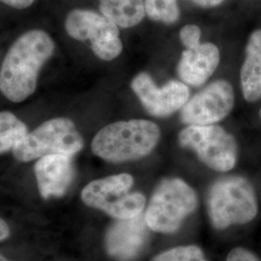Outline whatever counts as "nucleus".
<instances>
[{
    "label": "nucleus",
    "instance_id": "obj_1",
    "mask_svg": "<svg viewBox=\"0 0 261 261\" xmlns=\"http://www.w3.org/2000/svg\"><path fill=\"white\" fill-rule=\"evenodd\" d=\"M56 44L46 31L29 30L11 46L0 68V92L21 103L35 92L42 67L54 55Z\"/></svg>",
    "mask_w": 261,
    "mask_h": 261
},
{
    "label": "nucleus",
    "instance_id": "obj_2",
    "mask_svg": "<svg viewBox=\"0 0 261 261\" xmlns=\"http://www.w3.org/2000/svg\"><path fill=\"white\" fill-rule=\"evenodd\" d=\"M161 130L145 119L118 121L105 126L94 137V154L110 163H124L144 158L155 149Z\"/></svg>",
    "mask_w": 261,
    "mask_h": 261
},
{
    "label": "nucleus",
    "instance_id": "obj_3",
    "mask_svg": "<svg viewBox=\"0 0 261 261\" xmlns=\"http://www.w3.org/2000/svg\"><path fill=\"white\" fill-rule=\"evenodd\" d=\"M207 212L211 224L219 230L252 222L258 212L253 187L242 176L219 178L209 189Z\"/></svg>",
    "mask_w": 261,
    "mask_h": 261
},
{
    "label": "nucleus",
    "instance_id": "obj_4",
    "mask_svg": "<svg viewBox=\"0 0 261 261\" xmlns=\"http://www.w3.org/2000/svg\"><path fill=\"white\" fill-rule=\"evenodd\" d=\"M196 191L180 178L164 179L156 187L144 214L151 230L159 233L176 232L197 207Z\"/></svg>",
    "mask_w": 261,
    "mask_h": 261
},
{
    "label": "nucleus",
    "instance_id": "obj_5",
    "mask_svg": "<svg viewBox=\"0 0 261 261\" xmlns=\"http://www.w3.org/2000/svg\"><path fill=\"white\" fill-rule=\"evenodd\" d=\"M82 135L69 118L57 117L42 123L13 148L19 162L28 163L51 154L75 156L84 147Z\"/></svg>",
    "mask_w": 261,
    "mask_h": 261
},
{
    "label": "nucleus",
    "instance_id": "obj_6",
    "mask_svg": "<svg viewBox=\"0 0 261 261\" xmlns=\"http://www.w3.org/2000/svg\"><path fill=\"white\" fill-rule=\"evenodd\" d=\"M134 182L129 173L94 180L84 187L82 200L85 205L101 210L115 220L137 217L142 214L146 198L139 192L130 193Z\"/></svg>",
    "mask_w": 261,
    "mask_h": 261
},
{
    "label": "nucleus",
    "instance_id": "obj_7",
    "mask_svg": "<svg viewBox=\"0 0 261 261\" xmlns=\"http://www.w3.org/2000/svg\"><path fill=\"white\" fill-rule=\"evenodd\" d=\"M179 144L193 150L208 168L226 172L235 167L238 146L233 136L216 125L188 126L178 135Z\"/></svg>",
    "mask_w": 261,
    "mask_h": 261
},
{
    "label": "nucleus",
    "instance_id": "obj_8",
    "mask_svg": "<svg viewBox=\"0 0 261 261\" xmlns=\"http://www.w3.org/2000/svg\"><path fill=\"white\" fill-rule=\"evenodd\" d=\"M67 34L82 42H90L95 56L111 61L123 49L118 27L102 14L91 10H72L66 17Z\"/></svg>",
    "mask_w": 261,
    "mask_h": 261
},
{
    "label": "nucleus",
    "instance_id": "obj_9",
    "mask_svg": "<svg viewBox=\"0 0 261 261\" xmlns=\"http://www.w3.org/2000/svg\"><path fill=\"white\" fill-rule=\"evenodd\" d=\"M234 107V91L227 81L219 80L189 99L181 109V120L188 126L213 125L222 121Z\"/></svg>",
    "mask_w": 261,
    "mask_h": 261
},
{
    "label": "nucleus",
    "instance_id": "obj_10",
    "mask_svg": "<svg viewBox=\"0 0 261 261\" xmlns=\"http://www.w3.org/2000/svg\"><path fill=\"white\" fill-rule=\"evenodd\" d=\"M130 87L146 112L155 117L173 114L181 110L190 98V89L183 82L169 81L159 87L147 73L136 75Z\"/></svg>",
    "mask_w": 261,
    "mask_h": 261
},
{
    "label": "nucleus",
    "instance_id": "obj_11",
    "mask_svg": "<svg viewBox=\"0 0 261 261\" xmlns=\"http://www.w3.org/2000/svg\"><path fill=\"white\" fill-rule=\"evenodd\" d=\"M149 229L144 215L116 220L107 230L106 251L115 260H135L148 243Z\"/></svg>",
    "mask_w": 261,
    "mask_h": 261
},
{
    "label": "nucleus",
    "instance_id": "obj_12",
    "mask_svg": "<svg viewBox=\"0 0 261 261\" xmlns=\"http://www.w3.org/2000/svg\"><path fill=\"white\" fill-rule=\"evenodd\" d=\"M34 172L43 198L64 196L75 177L73 157L64 154L44 156L36 162Z\"/></svg>",
    "mask_w": 261,
    "mask_h": 261
},
{
    "label": "nucleus",
    "instance_id": "obj_13",
    "mask_svg": "<svg viewBox=\"0 0 261 261\" xmlns=\"http://www.w3.org/2000/svg\"><path fill=\"white\" fill-rule=\"evenodd\" d=\"M219 63V48L211 43L200 44L183 51L178 63V75L184 84L197 87L213 75Z\"/></svg>",
    "mask_w": 261,
    "mask_h": 261
},
{
    "label": "nucleus",
    "instance_id": "obj_14",
    "mask_svg": "<svg viewBox=\"0 0 261 261\" xmlns=\"http://www.w3.org/2000/svg\"><path fill=\"white\" fill-rule=\"evenodd\" d=\"M241 87L247 102L261 98V29L253 31L246 47V58L241 68Z\"/></svg>",
    "mask_w": 261,
    "mask_h": 261
},
{
    "label": "nucleus",
    "instance_id": "obj_15",
    "mask_svg": "<svg viewBox=\"0 0 261 261\" xmlns=\"http://www.w3.org/2000/svg\"><path fill=\"white\" fill-rule=\"evenodd\" d=\"M99 10L118 28H130L140 23L145 16L143 0H98Z\"/></svg>",
    "mask_w": 261,
    "mask_h": 261
},
{
    "label": "nucleus",
    "instance_id": "obj_16",
    "mask_svg": "<svg viewBox=\"0 0 261 261\" xmlns=\"http://www.w3.org/2000/svg\"><path fill=\"white\" fill-rule=\"evenodd\" d=\"M28 133L27 125L15 114L0 112V154L13 150Z\"/></svg>",
    "mask_w": 261,
    "mask_h": 261
},
{
    "label": "nucleus",
    "instance_id": "obj_17",
    "mask_svg": "<svg viewBox=\"0 0 261 261\" xmlns=\"http://www.w3.org/2000/svg\"><path fill=\"white\" fill-rule=\"evenodd\" d=\"M145 14L154 21L172 24L180 17L177 0H143Z\"/></svg>",
    "mask_w": 261,
    "mask_h": 261
},
{
    "label": "nucleus",
    "instance_id": "obj_18",
    "mask_svg": "<svg viewBox=\"0 0 261 261\" xmlns=\"http://www.w3.org/2000/svg\"><path fill=\"white\" fill-rule=\"evenodd\" d=\"M151 261H209L203 251L196 245L178 246L161 252Z\"/></svg>",
    "mask_w": 261,
    "mask_h": 261
},
{
    "label": "nucleus",
    "instance_id": "obj_19",
    "mask_svg": "<svg viewBox=\"0 0 261 261\" xmlns=\"http://www.w3.org/2000/svg\"><path fill=\"white\" fill-rule=\"evenodd\" d=\"M179 36L186 48H194L200 45L201 30L196 24H187L181 28Z\"/></svg>",
    "mask_w": 261,
    "mask_h": 261
},
{
    "label": "nucleus",
    "instance_id": "obj_20",
    "mask_svg": "<svg viewBox=\"0 0 261 261\" xmlns=\"http://www.w3.org/2000/svg\"><path fill=\"white\" fill-rule=\"evenodd\" d=\"M225 261H260V259L251 251L237 247L229 252Z\"/></svg>",
    "mask_w": 261,
    "mask_h": 261
},
{
    "label": "nucleus",
    "instance_id": "obj_21",
    "mask_svg": "<svg viewBox=\"0 0 261 261\" xmlns=\"http://www.w3.org/2000/svg\"><path fill=\"white\" fill-rule=\"evenodd\" d=\"M35 0H0V2L15 9H27L30 7Z\"/></svg>",
    "mask_w": 261,
    "mask_h": 261
},
{
    "label": "nucleus",
    "instance_id": "obj_22",
    "mask_svg": "<svg viewBox=\"0 0 261 261\" xmlns=\"http://www.w3.org/2000/svg\"><path fill=\"white\" fill-rule=\"evenodd\" d=\"M196 5L202 7V8H213L221 3H223L224 0H193Z\"/></svg>",
    "mask_w": 261,
    "mask_h": 261
},
{
    "label": "nucleus",
    "instance_id": "obj_23",
    "mask_svg": "<svg viewBox=\"0 0 261 261\" xmlns=\"http://www.w3.org/2000/svg\"><path fill=\"white\" fill-rule=\"evenodd\" d=\"M10 236V228L5 221L0 218V242L6 240Z\"/></svg>",
    "mask_w": 261,
    "mask_h": 261
},
{
    "label": "nucleus",
    "instance_id": "obj_24",
    "mask_svg": "<svg viewBox=\"0 0 261 261\" xmlns=\"http://www.w3.org/2000/svg\"><path fill=\"white\" fill-rule=\"evenodd\" d=\"M0 261H12V260H9V259H7V258H5V257H4V256H3V255H1V254H0Z\"/></svg>",
    "mask_w": 261,
    "mask_h": 261
},
{
    "label": "nucleus",
    "instance_id": "obj_25",
    "mask_svg": "<svg viewBox=\"0 0 261 261\" xmlns=\"http://www.w3.org/2000/svg\"><path fill=\"white\" fill-rule=\"evenodd\" d=\"M259 114H260V117H261V110H260V112H259Z\"/></svg>",
    "mask_w": 261,
    "mask_h": 261
}]
</instances>
